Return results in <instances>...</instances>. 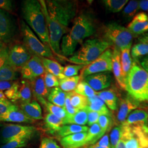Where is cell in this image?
<instances>
[{"label":"cell","instance_id":"6da1fadb","mask_svg":"<svg viewBox=\"0 0 148 148\" xmlns=\"http://www.w3.org/2000/svg\"><path fill=\"white\" fill-rule=\"evenodd\" d=\"M95 32L93 20L90 15L83 13L76 17L71 30L62 37L60 49L63 56L65 58L73 56L77 45Z\"/></svg>","mask_w":148,"mask_h":148},{"label":"cell","instance_id":"7a4b0ae2","mask_svg":"<svg viewBox=\"0 0 148 148\" xmlns=\"http://www.w3.org/2000/svg\"><path fill=\"white\" fill-rule=\"evenodd\" d=\"M21 12L27 25L36 34L42 42L50 47L47 23L39 1H23Z\"/></svg>","mask_w":148,"mask_h":148},{"label":"cell","instance_id":"3957f363","mask_svg":"<svg viewBox=\"0 0 148 148\" xmlns=\"http://www.w3.org/2000/svg\"><path fill=\"white\" fill-rule=\"evenodd\" d=\"M125 90L136 101H148V73L143 69L137 59L133 61L131 69L126 77Z\"/></svg>","mask_w":148,"mask_h":148},{"label":"cell","instance_id":"277c9868","mask_svg":"<svg viewBox=\"0 0 148 148\" xmlns=\"http://www.w3.org/2000/svg\"><path fill=\"white\" fill-rule=\"evenodd\" d=\"M111 45L103 38L88 39L67 59L70 63L86 66L98 58Z\"/></svg>","mask_w":148,"mask_h":148},{"label":"cell","instance_id":"5b68a950","mask_svg":"<svg viewBox=\"0 0 148 148\" xmlns=\"http://www.w3.org/2000/svg\"><path fill=\"white\" fill-rule=\"evenodd\" d=\"M46 5L49 16L64 28L69 30L70 23L76 15V3L67 0H48Z\"/></svg>","mask_w":148,"mask_h":148},{"label":"cell","instance_id":"8992f818","mask_svg":"<svg viewBox=\"0 0 148 148\" xmlns=\"http://www.w3.org/2000/svg\"><path fill=\"white\" fill-rule=\"evenodd\" d=\"M21 32L24 45L32 56L54 60L55 57L51 48L42 42L23 21H21Z\"/></svg>","mask_w":148,"mask_h":148},{"label":"cell","instance_id":"52a82bcc","mask_svg":"<svg viewBox=\"0 0 148 148\" xmlns=\"http://www.w3.org/2000/svg\"><path fill=\"white\" fill-rule=\"evenodd\" d=\"M104 40L121 50L132 44L133 36L127 29L116 22L107 23L103 27Z\"/></svg>","mask_w":148,"mask_h":148},{"label":"cell","instance_id":"ba28073f","mask_svg":"<svg viewBox=\"0 0 148 148\" xmlns=\"http://www.w3.org/2000/svg\"><path fill=\"white\" fill-rule=\"evenodd\" d=\"M2 127L1 140L3 144L20 138H28L32 139L37 132V128L32 126L7 124L5 125Z\"/></svg>","mask_w":148,"mask_h":148},{"label":"cell","instance_id":"9c48e42d","mask_svg":"<svg viewBox=\"0 0 148 148\" xmlns=\"http://www.w3.org/2000/svg\"><path fill=\"white\" fill-rule=\"evenodd\" d=\"M112 51L108 48L101 56L90 64L85 66L81 74V79H84L87 76L112 70Z\"/></svg>","mask_w":148,"mask_h":148},{"label":"cell","instance_id":"30bf717a","mask_svg":"<svg viewBox=\"0 0 148 148\" xmlns=\"http://www.w3.org/2000/svg\"><path fill=\"white\" fill-rule=\"evenodd\" d=\"M32 57L26 47L23 44H16L9 49L7 63L16 71H21V68Z\"/></svg>","mask_w":148,"mask_h":148},{"label":"cell","instance_id":"8fae6325","mask_svg":"<svg viewBox=\"0 0 148 148\" xmlns=\"http://www.w3.org/2000/svg\"><path fill=\"white\" fill-rule=\"evenodd\" d=\"M16 27L10 14L0 9V41L10 43L16 35Z\"/></svg>","mask_w":148,"mask_h":148},{"label":"cell","instance_id":"7c38bea8","mask_svg":"<svg viewBox=\"0 0 148 148\" xmlns=\"http://www.w3.org/2000/svg\"><path fill=\"white\" fill-rule=\"evenodd\" d=\"M45 71L41 58L32 56L30 60L21 68V74L22 79L32 82L43 75Z\"/></svg>","mask_w":148,"mask_h":148},{"label":"cell","instance_id":"4fadbf2b","mask_svg":"<svg viewBox=\"0 0 148 148\" xmlns=\"http://www.w3.org/2000/svg\"><path fill=\"white\" fill-rule=\"evenodd\" d=\"M83 81L95 92L101 91L111 85V76L109 72H104L87 76Z\"/></svg>","mask_w":148,"mask_h":148},{"label":"cell","instance_id":"5bb4252c","mask_svg":"<svg viewBox=\"0 0 148 148\" xmlns=\"http://www.w3.org/2000/svg\"><path fill=\"white\" fill-rule=\"evenodd\" d=\"M133 37H138L148 32V16L144 12L138 13L127 25Z\"/></svg>","mask_w":148,"mask_h":148},{"label":"cell","instance_id":"9a60e30c","mask_svg":"<svg viewBox=\"0 0 148 148\" xmlns=\"http://www.w3.org/2000/svg\"><path fill=\"white\" fill-rule=\"evenodd\" d=\"M30 82L32 95L37 101L45 106L47 102L46 99H47L51 89L48 88L45 85L43 75L38 77Z\"/></svg>","mask_w":148,"mask_h":148},{"label":"cell","instance_id":"2e32d148","mask_svg":"<svg viewBox=\"0 0 148 148\" xmlns=\"http://www.w3.org/2000/svg\"><path fill=\"white\" fill-rule=\"evenodd\" d=\"M139 105V101L135 100L129 95L122 99L120 102L119 110L117 115L118 122L121 124L125 122L130 113L136 110Z\"/></svg>","mask_w":148,"mask_h":148},{"label":"cell","instance_id":"e0dca14e","mask_svg":"<svg viewBox=\"0 0 148 148\" xmlns=\"http://www.w3.org/2000/svg\"><path fill=\"white\" fill-rule=\"evenodd\" d=\"M87 132L71 134L60 139V143L64 148H79L87 145Z\"/></svg>","mask_w":148,"mask_h":148},{"label":"cell","instance_id":"ac0fdd59","mask_svg":"<svg viewBox=\"0 0 148 148\" xmlns=\"http://www.w3.org/2000/svg\"><path fill=\"white\" fill-rule=\"evenodd\" d=\"M148 122V113L142 109H136L130 113L122 124L130 127H140L147 126Z\"/></svg>","mask_w":148,"mask_h":148},{"label":"cell","instance_id":"d6986e66","mask_svg":"<svg viewBox=\"0 0 148 148\" xmlns=\"http://www.w3.org/2000/svg\"><path fill=\"white\" fill-rule=\"evenodd\" d=\"M120 55V50L114 47L112 56V70L117 84L121 88L125 89V79L122 73Z\"/></svg>","mask_w":148,"mask_h":148},{"label":"cell","instance_id":"ffe728a7","mask_svg":"<svg viewBox=\"0 0 148 148\" xmlns=\"http://www.w3.org/2000/svg\"><path fill=\"white\" fill-rule=\"evenodd\" d=\"M1 122L32 123L34 122V120L27 116L17 106L14 109L6 112L5 114L0 115V122Z\"/></svg>","mask_w":148,"mask_h":148},{"label":"cell","instance_id":"44dd1931","mask_svg":"<svg viewBox=\"0 0 148 148\" xmlns=\"http://www.w3.org/2000/svg\"><path fill=\"white\" fill-rule=\"evenodd\" d=\"M21 109L27 116L34 121L43 119L41 107L35 100L25 104H21Z\"/></svg>","mask_w":148,"mask_h":148},{"label":"cell","instance_id":"7402d4cb","mask_svg":"<svg viewBox=\"0 0 148 148\" xmlns=\"http://www.w3.org/2000/svg\"><path fill=\"white\" fill-rule=\"evenodd\" d=\"M43 66L45 71L52 74L59 79H63L65 77L63 75L64 68L62 65L50 59L41 58Z\"/></svg>","mask_w":148,"mask_h":148},{"label":"cell","instance_id":"603a6c76","mask_svg":"<svg viewBox=\"0 0 148 148\" xmlns=\"http://www.w3.org/2000/svg\"><path fill=\"white\" fill-rule=\"evenodd\" d=\"M87 99L88 105L85 108L87 110L95 111L101 115H110V112L106 104L98 95Z\"/></svg>","mask_w":148,"mask_h":148},{"label":"cell","instance_id":"cb8c5ba5","mask_svg":"<svg viewBox=\"0 0 148 148\" xmlns=\"http://www.w3.org/2000/svg\"><path fill=\"white\" fill-rule=\"evenodd\" d=\"M88 129V127L85 126H80L73 124L65 125L60 127L55 134L60 139L62 138L65 137L66 136L75 133L87 132Z\"/></svg>","mask_w":148,"mask_h":148},{"label":"cell","instance_id":"d4e9b609","mask_svg":"<svg viewBox=\"0 0 148 148\" xmlns=\"http://www.w3.org/2000/svg\"><path fill=\"white\" fill-rule=\"evenodd\" d=\"M132 45L120 50L121 55V64L122 73L125 79L129 73L132 65L133 60L131 56V49Z\"/></svg>","mask_w":148,"mask_h":148},{"label":"cell","instance_id":"484cf974","mask_svg":"<svg viewBox=\"0 0 148 148\" xmlns=\"http://www.w3.org/2000/svg\"><path fill=\"white\" fill-rule=\"evenodd\" d=\"M66 93L64 92L59 87L51 88L48 95V101L54 105L64 108Z\"/></svg>","mask_w":148,"mask_h":148},{"label":"cell","instance_id":"4316f807","mask_svg":"<svg viewBox=\"0 0 148 148\" xmlns=\"http://www.w3.org/2000/svg\"><path fill=\"white\" fill-rule=\"evenodd\" d=\"M87 117L88 111L86 109L79 110L73 115L67 116L63 120L64 125L73 124L84 126L87 123Z\"/></svg>","mask_w":148,"mask_h":148},{"label":"cell","instance_id":"83f0119b","mask_svg":"<svg viewBox=\"0 0 148 148\" xmlns=\"http://www.w3.org/2000/svg\"><path fill=\"white\" fill-rule=\"evenodd\" d=\"M98 95L111 110H116L117 97L113 90H106L97 92Z\"/></svg>","mask_w":148,"mask_h":148},{"label":"cell","instance_id":"f1b7e54d","mask_svg":"<svg viewBox=\"0 0 148 148\" xmlns=\"http://www.w3.org/2000/svg\"><path fill=\"white\" fill-rule=\"evenodd\" d=\"M44 123L46 128L51 134H55L64 125L63 120L52 114H48L45 117Z\"/></svg>","mask_w":148,"mask_h":148},{"label":"cell","instance_id":"f546056e","mask_svg":"<svg viewBox=\"0 0 148 148\" xmlns=\"http://www.w3.org/2000/svg\"><path fill=\"white\" fill-rule=\"evenodd\" d=\"M19 84V100L21 101V104L30 102L32 95L30 82L27 80L23 79Z\"/></svg>","mask_w":148,"mask_h":148},{"label":"cell","instance_id":"4dcf8cb0","mask_svg":"<svg viewBox=\"0 0 148 148\" xmlns=\"http://www.w3.org/2000/svg\"><path fill=\"white\" fill-rule=\"evenodd\" d=\"M80 76L66 77L63 79H59V88L65 92L74 91L76 86L80 82Z\"/></svg>","mask_w":148,"mask_h":148},{"label":"cell","instance_id":"1f68e13d","mask_svg":"<svg viewBox=\"0 0 148 148\" xmlns=\"http://www.w3.org/2000/svg\"><path fill=\"white\" fill-rule=\"evenodd\" d=\"M104 134H105L102 131L98 123L93 124L90 126L87 131V136L86 138L87 145L95 144V142Z\"/></svg>","mask_w":148,"mask_h":148},{"label":"cell","instance_id":"d6a6232c","mask_svg":"<svg viewBox=\"0 0 148 148\" xmlns=\"http://www.w3.org/2000/svg\"><path fill=\"white\" fill-rule=\"evenodd\" d=\"M18 78V72L6 63L0 69V82L15 81Z\"/></svg>","mask_w":148,"mask_h":148},{"label":"cell","instance_id":"836d02e7","mask_svg":"<svg viewBox=\"0 0 148 148\" xmlns=\"http://www.w3.org/2000/svg\"><path fill=\"white\" fill-rule=\"evenodd\" d=\"M128 0H104L103 3L106 11L111 13H117L121 11L128 3Z\"/></svg>","mask_w":148,"mask_h":148},{"label":"cell","instance_id":"e575fe53","mask_svg":"<svg viewBox=\"0 0 148 148\" xmlns=\"http://www.w3.org/2000/svg\"><path fill=\"white\" fill-rule=\"evenodd\" d=\"M69 93L71 104L75 108L79 110H82L87 107L88 105V99L87 97L77 94L74 91Z\"/></svg>","mask_w":148,"mask_h":148},{"label":"cell","instance_id":"d590c367","mask_svg":"<svg viewBox=\"0 0 148 148\" xmlns=\"http://www.w3.org/2000/svg\"><path fill=\"white\" fill-rule=\"evenodd\" d=\"M139 10V1H130L122 11V16L125 19L129 21L134 16Z\"/></svg>","mask_w":148,"mask_h":148},{"label":"cell","instance_id":"8d00e7d4","mask_svg":"<svg viewBox=\"0 0 148 148\" xmlns=\"http://www.w3.org/2000/svg\"><path fill=\"white\" fill-rule=\"evenodd\" d=\"M131 56L134 59L144 57L148 55V44L146 43L139 42L135 44L131 49Z\"/></svg>","mask_w":148,"mask_h":148},{"label":"cell","instance_id":"74e56055","mask_svg":"<svg viewBox=\"0 0 148 148\" xmlns=\"http://www.w3.org/2000/svg\"><path fill=\"white\" fill-rule=\"evenodd\" d=\"M74 92L80 95L85 96L87 98L97 95V92L93 90L84 81H80L76 86Z\"/></svg>","mask_w":148,"mask_h":148},{"label":"cell","instance_id":"f35d334b","mask_svg":"<svg viewBox=\"0 0 148 148\" xmlns=\"http://www.w3.org/2000/svg\"><path fill=\"white\" fill-rule=\"evenodd\" d=\"M45 107L46 108L49 114H52L63 120L68 116V114L64 108L54 105L48 101H47Z\"/></svg>","mask_w":148,"mask_h":148},{"label":"cell","instance_id":"ab89813d","mask_svg":"<svg viewBox=\"0 0 148 148\" xmlns=\"http://www.w3.org/2000/svg\"><path fill=\"white\" fill-rule=\"evenodd\" d=\"M123 126L121 124L120 125L114 127L111 131L110 134V141L111 148H115L117 143L121 139L123 134Z\"/></svg>","mask_w":148,"mask_h":148},{"label":"cell","instance_id":"60d3db41","mask_svg":"<svg viewBox=\"0 0 148 148\" xmlns=\"http://www.w3.org/2000/svg\"><path fill=\"white\" fill-rule=\"evenodd\" d=\"M19 86L20 84L18 82H14L11 88L5 91L4 93L7 99L12 101L19 100Z\"/></svg>","mask_w":148,"mask_h":148},{"label":"cell","instance_id":"b9f144b4","mask_svg":"<svg viewBox=\"0 0 148 148\" xmlns=\"http://www.w3.org/2000/svg\"><path fill=\"white\" fill-rule=\"evenodd\" d=\"M28 138H20L11 140L9 142L3 144L0 148H21L27 146L29 140Z\"/></svg>","mask_w":148,"mask_h":148},{"label":"cell","instance_id":"7bdbcfd3","mask_svg":"<svg viewBox=\"0 0 148 148\" xmlns=\"http://www.w3.org/2000/svg\"><path fill=\"white\" fill-rule=\"evenodd\" d=\"M85 67L83 65H68L64 68L63 75L65 77L77 76L79 71Z\"/></svg>","mask_w":148,"mask_h":148},{"label":"cell","instance_id":"ee69618b","mask_svg":"<svg viewBox=\"0 0 148 148\" xmlns=\"http://www.w3.org/2000/svg\"><path fill=\"white\" fill-rule=\"evenodd\" d=\"M43 76L45 85L48 88L51 89L59 86V79L52 74L45 71Z\"/></svg>","mask_w":148,"mask_h":148},{"label":"cell","instance_id":"f6af8a7d","mask_svg":"<svg viewBox=\"0 0 148 148\" xmlns=\"http://www.w3.org/2000/svg\"><path fill=\"white\" fill-rule=\"evenodd\" d=\"M97 123L99 124L102 131L105 134L111 126V117L109 115H101Z\"/></svg>","mask_w":148,"mask_h":148},{"label":"cell","instance_id":"bcb514c9","mask_svg":"<svg viewBox=\"0 0 148 148\" xmlns=\"http://www.w3.org/2000/svg\"><path fill=\"white\" fill-rule=\"evenodd\" d=\"M16 106L8 99H0V115L5 114Z\"/></svg>","mask_w":148,"mask_h":148},{"label":"cell","instance_id":"7dc6e473","mask_svg":"<svg viewBox=\"0 0 148 148\" xmlns=\"http://www.w3.org/2000/svg\"><path fill=\"white\" fill-rule=\"evenodd\" d=\"M66 98H65V106H64V109L66 112L68 116H71L76 113L77 111H79V110L75 108L73 106L71 105L70 102V93L69 92H66Z\"/></svg>","mask_w":148,"mask_h":148},{"label":"cell","instance_id":"c3c4849f","mask_svg":"<svg viewBox=\"0 0 148 148\" xmlns=\"http://www.w3.org/2000/svg\"><path fill=\"white\" fill-rule=\"evenodd\" d=\"M39 148H60L57 143L52 138H43L41 140Z\"/></svg>","mask_w":148,"mask_h":148},{"label":"cell","instance_id":"681fc988","mask_svg":"<svg viewBox=\"0 0 148 148\" xmlns=\"http://www.w3.org/2000/svg\"><path fill=\"white\" fill-rule=\"evenodd\" d=\"M87 117V124L88 126H91L93 124L97 123L99 117L101 115L100 114L95 111H88Z\"/></svg>","mask_w":148,"mask_h":148},{"label":"cell","instance_id":"f907efd6","mask_svg":"<svg viewBox=\"0 0 148 148\" xmlns=\"http://www.w3.org/2000/svg\"><path fill=\"white\" fill-rule=\"evenodd\" d=\"M95 144L103 148H111L110 138L108 134L104 135L97 143H95Z\"/></svg>","mask_w":148,"mask_h":148},{"label":"cell","instance_id":"816d5d0a","mask_svg":"<svg viewBox=\"0 0 148 148\" xmlns=\"http://www.w3.org/2000/svg\"><path fill=\"white\" fill-rule=\"evenodd\" d=\"M9 48L5 47L3 50L0 53V69L5 64L8 58Z\"/></svg>","mask_w":148,"mask_h":148},{"label":"cell","instance_id":"f5cc1de1","mask_svg":"<svg viewBox=\"0 0 148 148\" xmlns=\"http://www.w3.org/2000/svg\"><path fill=\"white\" fill-rule=\"evenodd\" d=\"M13 8V2L10 0H0V9L8 12L12 11Z\"/></svg>","mask_w":148,"mask_h":148},{"label":"cell","instance_id":"db71d44e","mask_svg":"<svg viewBox=\"0 0 148 148\" xmlns=\"http://www.w3.org/2000/svg\"><path fill=\"white\" fill-rule=\"evenodd\" d=\"M15 81H1L0 82V91H5L10 89Z\"/></svg>","mask_w":148,"mask_h":148},{"label":"cell","instance_id":"11a10c76","mask_svg":"<svg viewBox=\"0 0 148 148\" xmlns=\"http://www.w3.org/2000/svg\"><path fill=\"white\" fill-rule=\"evenodd\" d=\"M140 64L147 73H148V55L144 57L140 60Z\"/></svg>","mask_w":148,"mask_h":148},{"label":"cell","instance_id":"9f6ffc18","mask_svg":"<svg viewBox=\"0 0 148 148\" xmlns=\"http://www.w3.org/2000/svg\"><path fill=\"white\" fill-rule=\"evenodd\" d=\"M139 9L143 11H148V0H142L139 1Z\"/></svg>","mask_w":148,"mask_h":148},{"label":"cell","instance_id":"6f0895ef","mask_svg":"<svg viewBox=\"0 0 148 148\" xmlns=\"http://www.w3.org/2000/svg\"><path fill=\"white\" fill-rule=\"evenodd\" d=\"M138 40L140 42L146 43L148 44V32L138 36Z\"/></svg>","mask_w":148,"mask_h":148},{"label":"cell","instance_id":"680465c9","mask_svg":"<svg viewBox=\"0 0 148 148\" xmlns=\"http://www.w3.org/2000/svg\"><path fill=\"white\" fill-rule=\"evenodd\" d=\"M115 148H126L124 142L121 139V140L119 142V143H117L116 146L115 147Z\"/></svg>","mask_w":148,"mask_h":148},{"label":"cell","instance_id":"91938a15","mask_svg":"<svg viewBox=\"0 0 148 148\" xmlns=\"http://www.w3.org/2000/svg\"><path fill=\"white\" fill-rule=\"evenodd\" d=\"M7 99L5 97V95L3 91H0V99Z\"/></svg>","mask_w":148,"mask_h":148},{"label":"cell","instance_id":"94428289","mask_svg":"<svg viewBox=\"0 0 148 148\" xmlns=\"http://www.w3.org/2000/svg\"><path fill=\"white\" fill-rule=\"evenodd\" d=\"M6 47L5 44L4 43L0 41V53L3 50V49Z\"/></svg>","mask_w":148,"mask_h":148},{"label":"cell","instance_id":"6125c7cd","mask_svg":"<svg viewBox=\"0 0 148 148\" xmlns=\"http://www.w3.org/2000/svg\"><path fill=\"white\" fill-rule=\"evenodd\" d=\"M103 148V147H99V146H98V145H97L95 144H93L92 146H91V147H90V148Z\"/></svg>","mask_w":148,"mask_h":148},{"label":"cell","instance_id":"be15d7a7","mask_svg":"<svg viewBox=\"0 0 148 148\" xmlns=\"http://www.w3.org/2000/svg\"><path fill=\"white\" fill-rule=\"evenodd\" d=\"M3 126V125H2V123H1V122H0V128H1V127Z\"/></svg>","mask_w":148,"mask_h":148},{"label":"cell","instance_id":"e7e4bbea","mask_svg":"<svg viewBox=\"0 0 148 148\" xmlns=\"http://www.w3.org/2000/svg\"></svg>","mask_w":148,"mask_h":148},{"label":"cell","instance_id":"03108f58","mask_svg":"<svg viewBox=\"0 0 148 148\" xmlns=\"http://www.w3.org/2000/svg\"></svg>","mask_w":148,"mask_h":148}]
</instances>
